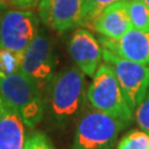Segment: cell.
Instances as JSON below:
<instances>
[{"label": "cell", "instance_id": "cell-22", "mask_svg": "<svg viewBox=\"0 0 149 149\" xmlns=\"http://www.w3.org/2000/svg\"><path fill=\"white\" fill-rule=\"evenodd\" d=\"M143 1H144L145 3H146V5H147L149 7V0H143Z\"/></svg>", "mask_w": 149, "mask_h": 149}, {"label": "cell", "instance_id": "cell-21", "mask_svg": "<svg viewBox=\"0 0 149 149\" xmlns=\"http://www.w3.org/2000/svg\"><path fill=\"white\" fill-rule=\"evenodd\" d=\"M7 10V9H3V8H0V19H1V17H2V15H3V12Z\"/></svg>", "mask_w": 149, "mask_h": 149}, {"label": "cell", "instance_id": "cell-16", "mask_svg": "<svg viewBox=\"0 0 149 149\" xmlns=\"http://www.w3.org/2000/svg\"><path fill=\"white\" fill-rule=\"evenodd\" d=\"M118 1H123V0H84L82 26H91L94 19L106 7L116 3Z\"/></svg>", "mask_w": 149, "mask_h": 149}, {"label": "cell", "instance_id": "cell-14", "mask_svg": "<svg viewBox=\"0 0 149 149\" xmlns=\"http://www.w3.org/2000/svg\"><path fill=\"white\" fill-rule=\"evenodd\" d=\"M23 54L0 48V75H9L21 70Z\"/></svg>", "mask_w": 149, "mask_h": 149}, {"label": "cell", "instance_id": "cell-6", "mask_svg": "<svg viewBox=\"0 0 149 149\" xmlns=\"http://www.w3.org/2000/svg\"><path fill=\"white\" fill-rule=\"evenodd\" d=\"M40 23L32 9L6 10L0 19V48L23 54L38 36Z\"/></svg>", "mask_w": 149, "mask_h": 149}, {"label": "cell", "instance_id": "cell-18", "mask_svg": "<svg viewBox=\"0 0 149 149\" xmlns=\"http://www.w3.org/2000/svg\"><path fill=\"white\" fill-rule=\"evenodd\" d=\"M24 149H54V147L47 135L34 133L26 140Z\"/></svg>", "mask_w": 149, "mask_h": 149}, {"label": "cell", "instance_id": "cell-11", "mask_svg": "<svg viewBox=\"0 0 149 149\" xmlns=\"http://www.w3.org/2000/svg\"><path fill=\"white\" fill-rule=\"evenodd\" d=\"M90 27L102 37L114 40L120 39L133 28L128 15L127 0L118 1L106 7L94 19Z\"/></svg>", "mask_w": 149, "mask_h": 149}, {"label": "cell", "instance_id": "cell-5", "mask_svg": "<svg viewBox=\"0 0 149 149\" xmlns=\"http://www.w3.org/2000/svg\"><path fill=\"white\" fill-rule=\"evenodd\" d=\"M56 68L58 55L53 40L41 28L23 53L21 71L43 92L56 73Z\"/></svg>", "mask_w": 149, "mask_h": 149}, {"label": "cell", "instance_id": "cell-19", "mask_svg": "<svg viewBox=\"0 0 149 149\" xmlns=\"http://www.w3.org/2000/svg\"><path fill=\"white\" fill-rule=\"evenodd\" d=\"M7 3L16 9H32L38 7L40 0H5Z\"/></svg>", "mask_w": 149, "mask_h": 149}, {"label": "cell", "instance_id": "cell-10", "mask_svg": "<svg viewBox=\"0 0 149 149\" xmlns=\"http://www.w3.org/2000/svg\"><path fill=\"white\" fill-rule=\"evenodd\" d=\"M102 47L120 58L149 66V31L132 28L120 39L114 40L102 37Z\"/></svg>", "mask_w": 149, "mask_h": 149}, {"label": "cell", "instance_id": "cell-2", "mask_svg": "<svg viewBox=\"0 0 149 149\" xmlns=\"http://www.w3.org/2000/svg\"><path fill=\"white\" fill-rule=\"evenodd\" d=\"M0 95L16 111L28 127L41 122L45 109L42 91L21 70L0 75Z\"/></svg>", "mask_w": 149, "mask_h": 149}, {"label": "cell", "instance_id": "cell-13", "mask_svg": "<svg viewBox=\"0 0 149 149\" xmlns=\"http://www.w3.org/2000/svg\"><path fill=\"white\" fill-rule=\"evenodd\" d=\"M128 15L133 28L149 31V7L143 0H127Z\"/></svg>", "mask_w": 149, "mask_h": 149}, {"label": "cell", "instance_id": "cell-1", "mask_svg": "<svg viewBox=\"0 0 149 149\" xmlns=\"http://www.w3.org/2000/svg\"><path fill=\"white\" fill-rule=\"evenodd\" d=\"M87 101L85 74L76 66L56 72L47 87L45 108L58 126H66L79 119Z\"/></svg>", "mask_w": 149, "mask_h": 149}, {"label": "cell", "instance_id": "cell-3", "mask_svg": "<svg viewBox=\"0 0 149 149\" xmlns=\"http://www.w3.org/2000/svg\"><path fill=\"white\" fill-rule=\"evenodd\" d=\"M127 126L91 105L85 106L77 119L72 149H113Z\"/></svg>", "mask_w": 149, "mask_h": 149}, {"label": "cell", "instance_id": "cell-8", "mask_svg": "<svg viewBox=\"0 0 149 149\" xmlns=\"http://www.w3.org/2000/svg\"><path fill=\"white\" fill-rule=\"evenodd\" d=\"M84 0H40L38 16L47 28L65 32L82 27Z\"/></svg>", "mask_w": 149, "mask_h": 149}, {"label": "cell", "instance_id": "cell-7", "mask_svg": "<svg viewBox=\"0 0 149 149\" xmlns=\"http://www.w3.org/2000/svg\"><path fill=\"white\" fill-rule=\"evenodd\" d=\"M103 60L114 70L125 98L134 112L149 88V66L120 58L104 48Z\"/></svg>", "mask_w": 149, "mask_h": 149}, {"label": "cell", "instance_id": "cell-15", "mask_svg": "<svg viewBox=\"0 0 149 149\" xmlns=\"http://www.w3.org/2000/svg\"><path fill=\"white\" fill-rule=\"evenodd\" d=\"M117 149H149V135L144 130H132L119 140Z\"/></svg>", "mask_w": 149, "mask_h": 149}, {"label": "cell", "instance_id": "cell-17", "mask_svg": "<svg viewBox=\"0 0 149 149\" xmlns=\"http://www.w3.org/2000/svg\"><path fill=\"white\" fill-rule=\"evenodd\" d=\"M134 117L141 130L149 135V88L144 100L134 111Z\"/></svg>", "mask_w": 149, "mask_h": 149}, {"label": "cell", "instance_id": "cell-9", "mask_svg": "<svg viewBox=\"0 0 149 149\" xmlns=\"http://www.w3.org/2000/svg\"><path fill=\"white\" fill-rule=\"evenodd\" d=\"M68 51L75 66L93 77L103 60V47L100 40L90 30L79 28L70 38Z\"/></svg>", "mask_w": 149, "mask_h": 149}, {"label": "cell", "instance_id": "cell-4", "mask_svg": "<svg viewBox=\"0 0 149 149\" xmlns=\"http://www.w3.org/2000/svg\"><path fill=\"white\" fill-rule=\"evenodd\" d=\"M87 101L91 106L117 118L128 126L133 122V109L125 98L114 70L106 62L101 63L87 87Z\"/></svg>", "mask_w": 149, "mask_h": 149}, {"label": "cell", "instance_id": "cell-20", "mask_svg": "<svg viewBox=\"0 0 149 149\" xmlns=\"http://www.w3.org/2000/svg\"><path fill=\"white\" fill-rule=\"evenodd\" d=\"M0 8L7 9V2H6L5 0H0Z\"/></svg>", "mask_w": 149, "mask_h": 149}, {"label": "cell", "instance_id": "cell-12", "mask_svg": "<svg viewBox=\"0 0 149 149\" xmlns=\"http://www.w3.org/2000/svg\"><path fill=\"white\" fill-rule=\"evenodd\" d=\"M24 125L21 116L0 95V149H24Z\"/></svg>", "mask_w": 149, "mask_h": 149}]
</instances>
